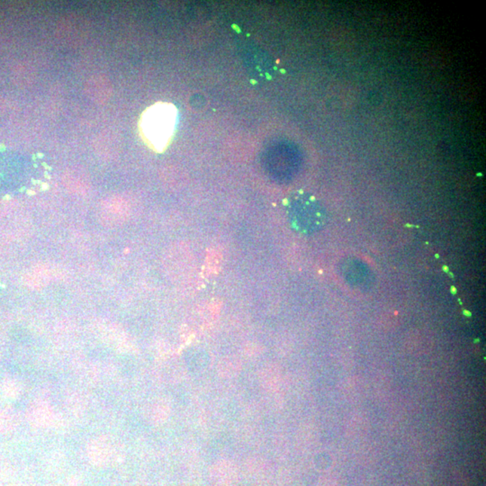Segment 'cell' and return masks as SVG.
<instances>
[{
	"label": "cell",
	"mask_w": 486,
	"mask_h": 486,
	"mask_svg": "<svg viewBox=\"0 0 486 486\" xmlns=\"http://www.w3.org/2000/svg\"><path fill=\"white\" fill-rule=\"evenodd\" d=\"M176 119V108L170 104L159 103L151 106L140 121L143 139L156 151H162L172 136Z\"/></svg>",
	"instance_id": "obj_1"
},
{
	"label": "cell",
	"mask_w": 486,
	"mask_h": 486,
	"mask_svg": "<svg viewBox=\"0 0 486 486\" xmlns=\"http://www.w3.org/2000/svg\"><path fill=\"white\" fill-rule=\"evenodd\" d=\"M128 216L127 202L120 197H110L101 204L100 222L108 227H114L125 221Z\"/></svg>",
	"instance_id": "obj_3"
},
{
	"label": "cell",
	"mask_w": 486,
	"mask_h": 486,
	"mask_svg": "<svg viewBox=\"0 0 486 486\" xmlns=\"http://www.w3.org/2000/svg\"><path fill=\"white\" fill-rule=\"evenodd\" d=\"M290 224L296 232L304 234H314L325 225L326 216L320 204L313 198L298 195L287 204Z\"/></svg>",
	"instance_id": "obj_2"
},
{
	"label": "cell",
	"mask_w": 486,
	"mask_h": 486,
	"mask_svg": "<svg viewBox=\"0 0 486 486\" xmlns=\"http://www.w3.org/2000/svg\"><path fill=\"white\" fill-rule=\"evenodd\" d=\"M57 274L58 271L54 266L50 264L33 266L24 275V284L31 289H42L56 278Z\"/></svg>",
	"instance_id": "obj_4"
}]
</instances>
